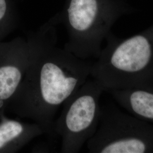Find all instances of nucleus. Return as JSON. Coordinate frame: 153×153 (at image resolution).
I'll list each match as a JSON object with an SVG mask.
<instances>
[{
    "mask_svg": "<svg viewBox=\"0 0 153 153\" xmlns=\"http://www.w3.org/2000/svg\"><path fill=\"white\" fill-rule=\"evenodd\" d=\"M136 11L127 0H66L63 10L52 19L66 30L64 49L83 60L97 59L116 22Z\"/></svg>",
    "mask_w": 153,
    "mask_h": 153,
    "instance_id": "7ed1b4c3",
    "label": "nucleus"
},
{
    "mask_svg": "<svg viewBox=\"0 0 153 153\" xmlns=\"http://www.w3.org/2000/svg\"><path fill=\"white\" fill-rule=\"evenodd\" d=\"M57 34L34 59L6 111L43 126L56 137L55 115L90 76L93 62L77 57L56 45Z\"/></svg>",
    "mask_w": 153,
    "mask_h": 153,
    "instance_id": "f257e3e1",
    "label": "nucleus"
},
{
    "mask_svg": "<svg viewBox=\"0 0 153 153\" xmlns=\"http://www.w3.org/2000/svg\"><path fill=\"white\" fill-rule=\"evenodd\" d=\"M107 44L91 66L90 76L104 92L141 89L153 92V24L126 38L109 33Z\"/></svg>",
    "mask_w": 153,
    "mask_h": 153,
    "instance_id": "f03ea898",
    "label": "nucleus"
},
{
    "mask_svg": "<svg viewBox=\"0 0 153 153\" xmlns=\"http://www.w3.org/2000/svg\"><path fill=\"white\" fill-rule=\"evenodd\" d=\"M47 130L36 123H23L4 115L0 117V153H16Z\"/></svg>",
    "mask_w": 153,
    "mask_h": 153,
    "instance_id": "0eeeda50",
    "label": "nucleus"
},
{
    "mask_svg": "<svg viewBox=\"0 0 153 153\" xmlns=\"http://www.w3.org/2000/svg\"><path fill=\"white\" fill-rule=\"evenodd\" d=\"M103 92L98 82L88 79L63 104L54 124L55 135L61 139V153L79 152L93 137L98 126L100 98Z\"/></svg>",
    "mask_w": 153,
    "mask_h": 153,
    "instance_id": "39448f33",
    "label": "nucleus"
},
{
    "mask_svg": "<svg viewBox=\"0 0 153 153\" xmlns=\"http://www.w3.org/2000/svg\"><path fill=\"white\" fill-rule=\"evenodd\" d=\"M115 101L129 114L153 124V92L141 89L110 90Z\"/></svg>",
    "mask_w": 153,
    "mask_h": 153,
    "instance_id": "6e6552de",
    "label": "nucleus"
},
{
    "mask_svg": "<svg viewBox=\"0 0 153 153\" xmlns=\"http://www.w3.org/2000/svg\"><path fill=\"white\" fill-rule=\"evenodd\" d=\"M51 18L27 38H18L0 44V117L5 115L7 106L16 93L34 59L56 33Z\"/></svg>",
    "mask_w": 153,
    "mask_h": 153,
    "instance_id": "423d86ee",
    "label": "nucleus"
},
{
    "mask_svg": "<svg viewBox=\"0 0 153 153\" xmlns=\"http://www.w3.org/2000/svg\"><path fill=\"white\" fill-rule=\"evenodd\" d=\"M87 147L92 153H153V124L115 105H104Z\"/></svg>",
    "mask_w": 153,
    "mask_h": 153,
    "instance_id": "20e7f679",
    "label": "nucleus"
},
{
    "mask_svg": "<svg viewBox=\"0 0 153 153\" xmlns=\"http://www.w3.org/2000/svg\"><path fill=\"white\" fill-rule=\"evenodd\" d=\"M8 12V4L6 0H0V39L10 29L6 19Z\"/></svg>",
    "mask_w": 153,
    "mask_h": 153,
    "instance_id": "1a4fd4ad",
    "label": "nucleus"
}]
</instances>
